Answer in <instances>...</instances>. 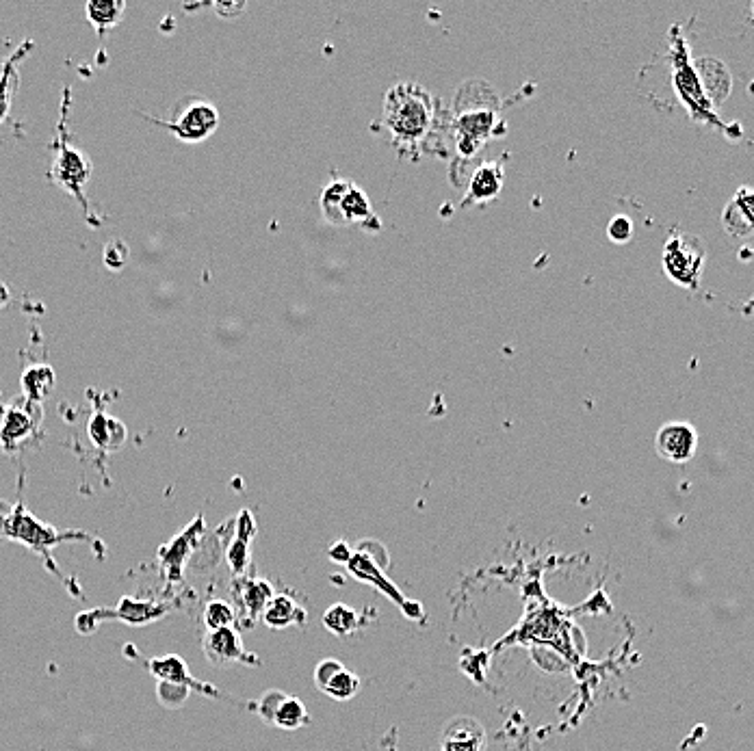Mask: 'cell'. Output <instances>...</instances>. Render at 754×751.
I'll return each mask as SVG.
<instances>
[{
    "instance_id": "cell-7",
    "label": "cell",
    "mask_w": 754,
    "mask_h": 751,
    "mask_svg": "<svg viewBox=\"0 0 754 751\" xmlns=\"http://www.w3.org/2000/svg\"><path fill=\"white\" fill-rule=\"evenodd\" d=\"M169 611H172V604L135 600L126 596L117 602L115 609H94L78 615L76 630L81 632V635H91L104 619H122L128 626H146L150 622H156V619H163Z\"/></svg>"
},
{
    "instance_id": "cell-31",
    "label": "cell",
    "mask_w": 754,
    "mask_h": 751,
    "mask_svg": "<svg viewBox=\"0 0 754 751\" xmlns=\"http://www.w3.org/2000/svg\"><path fill=\"white\" fill-rule=\"evenodd\" d=\"M193 691L187 687H180V684H169V682H159V689H156V695H159V702L167 708H180L187 702V697Z\"/></svg>"
},
{
    "instance_id": "cell-8",
    "label": "cell",
    "mask_w": 754,
    "mask_h": 751,
    "mask_svg": "<svg viewBox=\"0 0 754 751\" xmlns=\"http://www.w3.org/2000/svg\"><path fill=\"white\" fill-rule=\"evenodd\" d=\"M503 130L505 124L501 122L497 109L490 107L460 109L453 122V133L458 139L455 143H458V150L464 158H471L486 141L501 135Z\"/></svg>"
},
{
    "instance_id": "cell-32",
    "label": "cell",
    "mask_w": 754,
    "mask_h": 751,
    "mask_svg": "<svg viewBox=\"0 0 754 751\" xmlns=\"http://www.w3.org/2000/svg\"><path fill=\"white\" fill-rule=\"evenodd\" d=\"M128 258H130V249L124 241H111V243H107V247H104V252H102L104 265H107L113 271L124 269Z\"/></svg>"
},
{
    "instance_id": "cell-10",
    "label": "cell",
    "mask_w": 754,
    "mask_h": 751,
    "mask_svg": "<svg viewBox=\"0 0 754 751\" xmlns=\"http://www.w3.org/2000/svg\"><path fill=\"white\" fill-rule=\"evenodd\" d=\"M204 654L208 658V663H213L217 667H226L232 663H243V665H258L254 654H247L243 648L239 632L230 628H219V630H206L204 641H202Z\"/></svg>"
},
{
    "instance_id": "cell-25",
    "label": "cell",
    "mask_w": 754,
    "mask_h": 751,
    "mask_svg": "<svg viewBox=\"0 0 754 751\" xmlns=\"http://www.w3.org/2000/svg\"><path fill=\"white\" fill-rule=\"evenodd\" d=\"M55 388V373L50 366H33L22 375L24 397L33 403H42Z\"/></svg>"
},
{
    "instance_id": "cell-21",
    "label": "cell",
    "mask_w": 754,
    "mask_h": 751,
    "mask_svg": "<svg viewBox=\"0 0 754 751\" xmlns=\"http://www.w3.org/2000/svg\"><path fill=\"white\" fill-rule=\"evenodd\" d=\"M696 74L700 78V85L713 104H720L728 94H731V74L720 61L715 59H698L694 63Z\"/></svg>"
},
{
    "instance_id": "cell-13",
    "label": "cell",
    "mask_w": 754,
    "mask_h": 751,
    "mask_svg": "<svg viewBox=\"0 0 754 751\" xmlns=\"http://www.w3.org/2000/svg\"><path fill=\"white\" fill-rule=\"evenodd\" d=\"M698 436L696 429L689 423H668L657 431L655 449L657 453L672 461V464H685L696 453Z\"/></svg>"
},
{
    "instance_id": "cell-36",
    "label": "cell",
    "mask_w": 754,
    "mask_h": 751,
    "mask_svg": "<svg viewBox=\"0 0 754 751\" xmlns=\"http://www.w3.org/2000/svg\"><path fill=\"white\" fill-rule=\"evenodd\" d=\"M746 310H754V299H752V301H750V306H748V308H746Z\"/></svg>"
},
{
    "instance_id": "cell-27",
    "label": "cell",
    "mask_w": 754,
    "mask_h": 751,
    "mask_svg": "<svg viewBox=\"0 0 754 751\" xmlns=\"http://www.w3.org/2000/svg\"><path fill=\"white\" fill-rule=\"evenodd\" d=\"M124 9H126V5L120 3V0H104V3H98V0H94V3L85 5L87 20L94 24V29L100 35L107 33L109 29H113L115 24H120Z\"/></svg>"
},
{
    "instance_id": "cell-2",
    "label": "cell",
    "mask_w": 754,
    "mask_h": 751,
    "mask_svg": "<svg viewBox=\"0 0 754 751\" xmlns=\"http://www.w3.org/2000/svg\"><path fill=\"white\" fill-rule=\"evenodd\" d=\"M668 59L672 65V83L676 98L689 111V117L698 124H707L718 130H724L728 135V126L722 124V120L715 113V104L705 94V89L700 85V78L696 74V68L692 59H689V46L687 39L681 33V26H672L670 29V52Z\"/></svg>"
},
{
    "instance_id": "cell-18",
    "label": "cell",
    "mask_w": 754,
    "mask_h": 751,
    "mask_svg": "<svg viewBox=\"0 0 754 751\" xmlns=\"http://www.w3.org/2000/svg\"><path fill=\"white\" fill-rule=\"evenodd\" d=\"M148 669H150V674L159 682L180 684V687H187L193 693H202V695H208V697H219V691L215 687H211V684H204L200 680H195L187 671L185 661H182V658L176 656V654L152 658V661L148 663Z\"/></svg>"
},
{
    "instance_id": "cell-28",
    "label": "cell",
    "mask_w": 754,
    "mask_h": 751,
    "mask_svg": "<svg viewBox=\"0 0 754 751\" xmlns=\"http://www.w3.org/2000/svg\"><path fill=\"white\" fill-rule=\"evenodd\" d=\"M239 533H237V539H234V544L230 546L228 550V563L230 568L241 574L245 570L247 561H250V555H247V546H250V539L254 535V520L247 511H243L239 516Z\"/></svg>"
},
{
    "instance_id": "cell-15",
    "label": "cell",
    "mask_w": 754,
    "mask_h": 751,
    "mask_svg": "<svg viewBox=\"0 0 754 751\" xmlns=\"http://www.w3.org/2000/svg\"><path fill=\"white\" fill-rule=\"evenodd\" d=\"M347 568H349V574L356 576L358 581L375 587L377 591H380V594H384V596H388L393 602L401 604V609L406 611V615H408V606H414V602H408L406 598H403L401 591L388 581L386 574L380 570V565H377L373 561L371 552L367 548H364V546H360V550L351 555Z\"/></svg>"
},
{
    "instance_id": "cell-24",
    "label": "cell",
    "mask_w": 754,
    "mask_h": 751,
    "mask_svg": "<svg viewBox=\"0 0 754 751\" xmlns=\"http://www.w3.org/2000/svg\"><path fill=\"white\" fill-rule=\"evenodd\" d=\"M89 438L98 449L115 451L126 440V427L109 414H96L89 423Z\"/></svg>"
},
{
    "instance_id": "cell-9",
    "label": "cell",
    "mask_w": 754,
    "mask_h": 751,
    "mask_svg": "<svg viewBox=\"0 0 754 751\" xmlns=\"http://www.w3.org/2000/svg\"><path fill=\"white\" fill-rule=\"evenodd\" d=\"M39 423H42V407L26 397H20L11 407H7L0 423V446L5 453H13L20 446L31 440Z\"/></svg>"
},
{
    "instance_id": "cell-11",
    "label": "cell",
    "mask_w": 754,
    "mask_h": 751,
    "mask_svg": "<svg viewBox=\"0 0 754 751\" xmlns=\"http://www.w3.org/2000/svg\"><path fill=\"white\" fill-rule=\"evenodd\" d=\"M258 715L282 730H297L310 721L306 706L284 691H267L258 702Z\"/></svg>"
},
{
    "instance_id": "cell-23",
    "label": "cell",
    "mask_w": 754,
    "mask_h": 751,
    "mask_svg": "<svg viewBox=\"0 0 754 751\" xmlns=\"http://www.w3.org/2000/svg\"><path fill=\"white\" fill-rule=\"evenodd\" d=\"M306 619V613L291 596H273L263 611V622L269 628H289V626H302Z\"/></svg>"
},
{
    "instance_id": "cell-29",
    "label": "cell",
    "mask_w": 754,
    "mask_h": 751,
    "mask_svg": "<svg viewBox=\"0 0 754 751\" xmlns=\"http://www.w3.org/2000/svg\"><path fill=\"white\" fill-rule=\"evenodd\" d=\"M273 596H276V594H273V587L267 581H258V578H252V581H245L239 598H241V604H243L247 617L254 619L258 615H263V611L267 609V604L271 602Z\"/></svg>"
},
{
    "instance_id": "cell-19",
    "label": "cell",
    "mask_w": 754,
    "mask_h": 751,
    "mask_svg": "<svg viewBox=\"0 0 754 751\" xmlns=\"http://www.w3.org/2000/svg\"><path fill=\"white\" fill-rule=\"evenodd\" d=\"M503 182H505V176H503L501 163L490 161V163L479 165L473 171L471 182H468L464 204L475 206V204H486L494 200V197L501 193Z\"/></svg>"
},
{
    "instance_id": "cell-5",
    "label": "cell",
    "mask_w": 754,
    "mask_h": 751,
    "mask_svg": "<svg viewBox=\"0 0 754 751\" xmlns=\"http://www.w3.org/2000/svg\"><path fill=\"white\" fill-rule=\"evenodd\" d=\"M219 109L211 100L187 96L174 104L172 120L159 122L185 143H202L219 128Z\"/></svg>"
},
{
    "instance_id": "cell-35",
    "label": "cell",
    "mask_w": 754,
    "mask_h": 751,
    "mask_svg": "<svg viewBox=\"0 0 754 751\" xmlns=\"http://www.w3.org/2000/svg\"><path fill=\"white\" fill-rule=\"evenodd\" d=\"M7 301H9V288L5 284H0V308H3Z\"/></svg>"
},
{
    "instance_id": "cell-33",
    "label": "cell",
    "mask_w": 754,
    "mask_h": 751,
    "mask_svg": "<svg viewBox=\"0 0 754 751\" xmlns=\"http://www.w3.org/2000/svg\"><path fill=\"white\" fill-rule=\"evenodd\" d=\"M607 234L609 239L614 243H629L633 239V221L629 217L624 215H618L609 221V228H607Z\"/></svg>"
},
{
    "instance_id": "cell-4",
    "label": "cell",
    "mask_w": 754,
    "mask_h": 751,
    "mask_svg": "<svg viewBox=\"0 0 754 751\" xmlns=\"http://www.w3.org/2000/svg\"><path fill=\"white\" fill-rule=\"evenodd\" d=\"M321 213L325 221H330L332 226H349V223H356V226L371 228L373 223L375 230L380 228V221L373 215V206L367 193L356 187L354 182L343 178L332 180L328 187L323 189Z\"/></svg>"
},
{
    "instance_id": "cell-20",
    "label": "cell",
    "mask_w": 754,
    "mask_h": 751,
    "mask_svg": "<svg viewBox=\"0 0 754 751\" xmlns=\"http://www.w3.org/2000/svg\"><path fill=\"white\" fill-rule=\"evenodd\" d=\"M724 226L735 236L754 234V189H739L724 210Z\"/></svg>"
},
{
    "instance_id": "cell-26",
    "label": "cell",
    "mask_w": 754,
    "mask_h": 751,
    "mask_svg": "<svg viewBox=\"0 0 754 751\" xmlns=\"http://www.w3.org/2000/svg\"><path fill=\"white\" fill-rule=\"evenodd\" d=\"M323 626L336 637H347L362 626V617L356 609L347 604H334L323 613Z\"/></svg>"
},
{
    "instance_id": "cell-16",
    "label": "cell",
    "mask_w": 754,
    "mask_h": 751,
    "mask_svg": "<svg viewBox=\"0 0 754 751\" xmlns=\"http://www.w3.org/2000/svg\"><path fill=\"white\" fill-rule=\"evenodd\" d=\"M89 178H91L89 158L83 152H78L70 146H63L57 156V163L52 165V180L61 184V187L68 193L81 197L83 200L81 189L85 187V182Z\"/></svg>"
},
{
    "instance_id": "cell-1",
    "label": "cell",
    "mask_w": 754,
    "mask_h": 751,
    "mask_svg": "<svg viewBox=\"0 0 754 751\" xmlns=\"http://www.w3.org/2000/svg\"><path fill=\"white\" fill-rule=\"evenodd\" d=\"M382 124L399 146H416L432 130L434 100L421 85L399 83L386 91Z\"/></svg>"
},
{
    "instance_id": "cell-34",
    "label": "cell",
    "mask_w": 754,
    "mask_h": 751,
    "mask_svg": "<svg viewBox=\"0 0 754 751\" xmlns=\"http://www.w3.org/2000/svg\"><path fill=\"white\" fill-rule=\"evenodd\" d=\"M351 555H354V552L349 550V546L345 542H338V544H334L330 548V559L336 561V563H345L347 565L349 559H351Z\"/></svg>"
},
{
    "instance_id": "cell-22",
    "label": "cell",
    "mask_w": 754,
    "mask_h": 751,
    "mask_svg": "<svg viewBox=\"0 0 754 751\" xmlns=\"http://www.w3.org/2000/svg\"><path fill=\"white\" fill-rule=\"evenodd\" d=\"M31 46L33 42H24V46L13 52L11 57L0 61V124H3L5 117L9 115L13 94H16V87L20 83L18 63L26 57V50H31Z\"/></svg>"
},
{
    "instance_id": "cell-3",
    "label": "cell",
    "mask_w": 754,
    "mask_h": 751,
    "mask_svg": "<svg viewBox=\"0 0 754 751\" xmlns=\"http://www.w3.org/2000/svg\"><path fill=\"white\" fill-rule=\"evenodd\" d=\"M0 539H11V542H20L29 550L37 552L39 557L46 561L52 572H59L55 561L50 559V548H55L61 542H74V539H87L81 531L61 533L52 526L39 522L35 516L26 511L24 503H18L9 507L5 500H0Z\"/></svg>"
},
{
    "instance_id": "cell-37",
    "label": "cell",
    "mask_w": 754,
    "mask_h": 751,
    "mask_svg": "<svg viewBox=\"0 0 754 751\" xmlns=\"http://www.w3.org/2000/svg\"><path fill=\"white\" fill-rule=\"evenodd\" d=\"M752 9H754V5H752Z\"/></svg>"
},
{
    "instance_id": "cell-12",
    "label": "cell",
    "mask_w": 754,
    "mask_h": 751,
    "mask_svg": "<svg viewBox=\"0 0 754 751\" xmlns=\"http://www.w3.org/2000/svg\"><path fill=\"white\" fill-rule=\"evenodd\" d=\"M315 684L319 691L330 695L332 700L347 702L351 697H356L360 689V678L341 661H336V658H325L315 669Z\"/></svg>"
},
{
    "instance_id": "cell-30",
    "label": "cell",
    "mask_w": 754,
    "mask_h": 751,
    "mask_svg": "<svg viewBox=\"0 0 754 751\" xmlns=\"http://www.w3.org/2000/svg\"><path fill=\"white\" fill-rule=\"evenodd\" d=\"M234 622H237V613H234L232 606L224 600H213L206 604L204 609V626L206 630H219V628H230Z\"/></svg>"
},
{
    "instance_id": "cell-17",
    "label": "cell",
    "mask_w": 754,
    "mask_h": 751,
    "mask_svg": "<svg viewBox=\"0 0 754 751\" xmlns=\"http://www.w3.org/2000/svg\"><path fill=\"white\" fill-rule=\"evenodd\" d=\"M486 730L473 717L451 719L440 736V751H484Z\"/></svg>"
},
{
    "instance_id": "cell-14",
    "label": "cell",
    "mask_w": 754,
    "mask_h": 751,
    "mask_svg": "<svg viewBox=\"0 0 754 751\" xmlns=\"http://www.w3.org/2000/svg\"><path fill=\"white\" fill-rule=\"evenodd\" d=\"M204 529V522L202 518L198 516L195 518V522L191 526H187L185 533L176 535L172 542H169L167 546H163L159 550V559H161V570L167 578V583H180L182 581V570H185V561L189 557V552L193 550V546L198 544L200 539V533Z\"/></svg>"
},
{
    "instance_id": "cell-6",
    "label": "cell",
    "mask_w": 754,
    "mask_h": 751,
    "mask_svg": "<svg viewBox=\"0 0 754 751\" xmlns=\"http://www.w3.org/2000/svg\"><path fill=\"white\" fill-rule=\"evenodd\" d=\"M705 267V247L698 236L676 230L663 247V271L676 284L696 291Z\"/></svg>"
}]
</instances>
